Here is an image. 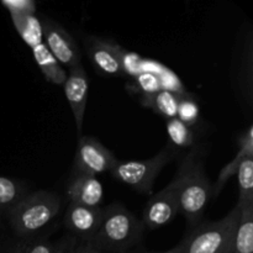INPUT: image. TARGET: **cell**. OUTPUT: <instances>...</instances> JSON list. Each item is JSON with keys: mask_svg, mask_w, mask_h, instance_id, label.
<instances>
[{"mask_svg": "<svg viewBox=\"0 0 253 253\" xmlns=\"http://www.w3.org/2000/svg\"><path fill=\"white\" fill-rule=\"evenodd\" d=\"M207 150V146L199 143L187 151L175 173L179 178V212L185 217L188 229L202 221L212 199V184L205 173Z\"/></svg>", "mask_w": 253, "mask_h": 253, "instance_id": "1", "label": "cell"}, {"mask_svg": "<svg viewBox=\"0 0 253 253\" xmlns=\"http://www.w3.org/2000/svg\"><path fill=\"white\" fill-rule=\"evenodd\" d=\"M141 219L120 203L104 208L101 224L88 241L104 253H127L142 246L145 234Z\"/></svg>", "mask_w": 253, "mask_h": 253, "instance_id": "2", "label": "cell"}, {"mask_svg": "<svg viewBox=\"0 0 253 253\" xmlns=\"http://www.w3.org/2000/svg\"><path fill=\"white\" fill-rule=\"evenodd\" d=\"M62 208V198L47 190L29 193L20 200L5 217L20 240H31L46 235L44 230L58 216Z\"/></svg>", "mask_w": 253, "mask_h": 253, "instance_id": "3", "label": "cell"}, {"mask_svg": "<svg viewBox=\"0 0 253 253\" xmlns=\"http://www.w3.org/2000/svg\"><path fill=\"white\" fill-rule=\"evenodd\" d=\"M241 207L235 205L231 211L216 221H202L189 227L177 245L178 253H230Z\"/></svg>", "mask_w": 253, "mask_h": 253, "instance_id": "4", "label": "cell"}, {"mask_svg": "<svg viewBox=\"0 0 253 253\" xmlns=\"http://www.w3.org/2000/svg\"><path fill=\"white\" fill-rule=\"evenodd\" d=\"M178 155L177 151L166 145L157 155L147 160L118 161L109 173L114 179L128 185L136 192L148 194L163 168Z\"/></svg>", "mask_w": 253, "mask_h": 253, "instance_id": "5", "label": "cell"}, {"mask_svg": "<svg viewBox=\"0 0 253 253\" xmlns=\"http://www.w3.org/2000/svg\"><path fill=\"white\" fill-rule=\"evenodd\" d=\"M40 25L42 41L59 64L68 69L82 64L81 49L77 41L62 25L46 16H42Z\"/></svg>", "mask_w": 253, "mask_h": 253, "instance_id": "6", "label": "cell"}, {"mask_svg": "<svg viewBox=\"0 0 253 253\" xmlns=\"http://www.w3.org/2000/svg\"><path fill=\"white\" fill-rule=\"evenodd\" d=\"M179 178L175 174L172 182L156 193L147 202L142 212L143 226L147 230H157L169 224L179 212Z\"/></svg>", "mask_w": 253, "mask_h": 253, "instance_id": "7", "label": "cell"}, {"mask_svg": "<svg viewBox=\"0 0 253 253\" xmlns=\"http://www.w3.org/2000/svg\"><path fill=\"white\" fill-rule=\"evenodd\" d=\"M118 161L115 155L98 138L90 136L79 137L74 156V169L96 177L98 174L110 172Z\"/></svg>", "mask_w": 253, "mask_h": 253, "instance_id": "8", "label": "cell"}, {"mask_svg": "<svg viewBox=\"0 0 253 253\" xmlns=\"http://www.w3.org/2000/svg\"><path fill=\"white\" fill-rule=\"evenodd\" d=\"M84 44L89 59L99 73L113 78L126 76L121 63L123 48L118 43L96 36H85Z\"/></svg>", "mask_w": 253, "mask_h": 253, "instance_id": "9", "label": "cell"}, {"mask_svg": "<svg viewBox=\"0 0 253 253\" xmlns=\"http://www.w3.org/2000/svg\"><path fill=\"white\" fill-rule=\"evenodd\" d=\"M104 208H91L85 205L68 203L63 217L64 227L68 234L73 235L79 241L88 242L94 237L101 224Z\"/></svg>", "mask_w": 253, "mask_h": 253, "instance_id": "10", "label": "cell"}, {"mask_svg": "<svg viewBox=\"0 0 253 253\" xmlns=\"http://www.w3.org/2000/svg\"><path fill=\"white\" fill-rule=\"evenodd\" d=\"M64 193L68 203L91 208L100 207L104 198V188L98 177L74 168L64 188Z\"/></svg>", "mask_w": 253, "mask_h": 253, "instance_id": "11", "label": "cell"}, {"mask_svg": "<svg viewBox=\"0 0 253 253\" xmlns=\"http://www.w3.org/2000/svg\"><path fill=\"white\" fill-rule=\"evenodd\" d=\"M63 89L72 113H73L77 132L81 137L89 90L88 74L82 64L68 69L66 81L63 83Z\"/></svg>", "mask_w": 253, "mask_h": 253, "instance_id": "12", "label": "cell"}, {"mask_svg": "<svg viewBox=\"0 0 253 253\" xmlns=\"http://www.w3.org/2000/svg\"><path fill=\"white\" fill-rule=\"evenodd\" d=\"M253 126L250 125L241 135L237 138V143H239V148L235 155V157L227 163L226 166L222 167L220 170L219 177H217L216 182L212 185V198L219 197L220 193L222 192L226 183L229 182L230 178L236 175L237 170H239L240 165L244 162L245 158L253 157Z\"/></svg>", "mask_w": 253, "mask_h": 253, "instance_id": "13", "label": "cell"}, {"mask_svg": "<svg viewBox=\"0 0 253 253\" xmlns=\"http://www.w3.org/2000/svg\"><path fill=\"white\" fill-rule=\"evenodd\" d=\"M183 94L185 93H177L169 89H161L150 95L141 96L140 103L142 104V106L151 109L156 114L165 118L166 120H169V119L177 118L178 104Z\"/></svg>", "mask_w": 253, "mask_h": 253, "instance_id": "14", "label": "cell"}, {"mask_svg": "<svg viewBox=\"0 0 253 253\" xmlns=\"http://www.w3.org/2000/svg\"><path fill=\"white\" fill-rule=\"evenodd\" d=\"M166 127H167L168 135V143L169 147L177 151L178 153L180 151H189L194 148L195 146L199 145L198 140V133L195 127L185 125L179 119H169L166 121Z\"/></svg>", "mask_w": 253, "mask_h": 253, "instance_id": "15", "label": "cell"}, {"mask_svg": "<svg viewBox=\"0 0 253 253\" xmlns=\"http://www.w3.org/2000/svg\"><path fill=\"white\" fill-rule=\"evenodd\" d=\"M230 253H253V203L241 207Z\"/></svg>", "mask_w": 253, "mask_h": 253, "instance_id": "16", "label": "cell"}, {"mask_svg": "<svg viewBox=\"0 0 253 253\" xmlns=\"http://www.w3.org/2000/svg\"><path fill=\"white\" fill-rule=\"evenodd\" d=\"M30 47L32 48L35 61H36L39 68L41 69L44 78L53 84H58V85L62 84V85H63L64 81H66L67 73L63 71L61 64L54 59V57L52 56L51 52L47 49L43 41L36 42V43L31 44Z\"/></svg>", "mask_w": 253, "mask_h": 253, "instance_id": "17", "label": "cell"}, {"mask_svg": "<svg viewBox=\"0 0 253 253\" xmlns=\"http://www.w3.org/2000/svg\"><path fill=\"white\" fill-rule=\"evenodd\" d=\"M29 193L30 188L24 180L0 175V216H6Z\"/></svg>", "mask_w": 253, "mask_h": 253, "instance_id": "18", "label": "cell"}, {"mask_svg": "<svg viewBox=\"0 0 253 253\" xmlns=\"http://www.w3.org/2000/svg\"><path fill=\"white\" fill-rule=\"evenodd\" d=\"M78 241L71 234L64 235L57 241H52L48 234H46L30 240L27 253H67Z\"/></svg>", "mask_w": 253, "mask_h": 253, "instance_id": "19", "label": "cell"}, {"mask_svg": "<svg viewBox=\"0 0 253 253\" xmlns=\"http://www.w3.org/2000/svg\"><path fill=\"white\" fill-rule=\"evenodd\" d=\"M239 183V202L240 207L253 203V157L245 158L240 165L236 173Z\"/></svg>", "mask_w": 253, "mask_h": 253, "instance_id": "20", "label": "cell"}, {"mask_svg": "<svg viewBox=\"0 0 253 253\" xmlns=\"http://www.w3.org/2000/svg\"><path fill=\"white\" fill-rule=\"evenodd\" d=\"M177 119L190 126L197 128L200 121V106L198 100L189 93H185L180 96L179 104H178Z\"/></svg>", "mask_w": 253, "mask_h": 253, "instance_id": "21", "label": "cell"}, {"mask_svg": "<svg viewBox=\"0 0 253 253\" xmlns=\"http://www.w3.org/2000/svg\"><path fill=\"white\" fill-rule=\"evenodd\" d=\"M133 84H135L133 89H135L136 93H140L141 96L150 95V94H153L163 89L161 86L160 81L153 74L147 73V72L137 74L136 79L133 81Z\"/></svg>", "mask_w": 253, "mask_h": 253, "instance_id": "22", "label": "cell"}, {"mask_svg": "<svg viewBox=\"0 0 253 253\" xmlns=\"http://www.w3.org/2000/svg\"><path fill=\"white\" fill-rule=\"evenodd\" d=\"M30 240H20L15 237L14 241L7 246L4 253H27Z\"/></svg>", "mask_w": 253, "mask_h": 253, "instance_id": "23", "label": "cell"}, {"mask_svg": "<svg viewBox=\"0 0 253 253\" xmlns=\"http://www.w3.org/2000/svg\"><path fill=\"white\" fill-rule=\"evenodd\" d=\"M67 253H104L96 247L91 246L89 242L78 241Z\"/></svg>", "mask_w": 253, "mask_h": 253, "instance_id": "24", "label": "cell"}, {"mask_svg": "<svg viewBox=\"0 0 253 253\" xmlns=\"http://www.w3.org/2000/svg\"><path fill=\"white\" fill-rule=\"evenodd\" d=\"M127 253H178V250H177V247H173V249L168 250V251H166V252H150V251H146V250H143V247L141 246V247H137V249L132 250V251H130Z\"/></svg>", "mask_w": 253, "mask_h": 253, "instance_id": "25", "label": "cell"}]
</instances>
